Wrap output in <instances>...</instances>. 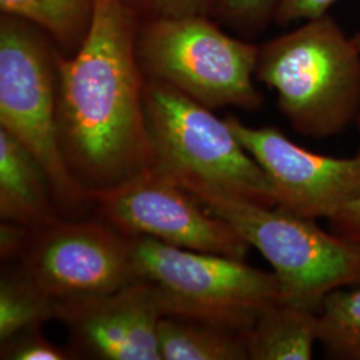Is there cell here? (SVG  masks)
Instances as JSON below:
<instances>
[{"mask_svg":"<svg viewBox=\"0 0 360 360\" xmlns=\"http://www.w3.org/2000/svg\"><path fill=\"white\" fill-rule=\"evenodd\" d=\"M132 11L129 0H94L80 47L55 52L60 148L91 195L154 165Z\"/></svg>","mask_w":360,"mask_h":360,"instance_id":"obj_1","label":"cell"},{"mask_svg":"<svg viewBox=\"0 0 360 360\" xmlns=\"http://www.w3.org/2000/svg\"><path fill=\"white\" fill-rule=\"evenodd\" d=\"M255 77L309 138L345 132L360 116V51L330 13L259 46Z\"/></svg>","mask_w":360,"mask_h":360,"instance_id":"obj_2","label":"cell"},{"mask_svg":"<svg viewBox=\"0 0 360 360\" xmlns=\"http://www.w3.org/2000/svg\"><path fill=\"white\" fill-rule=\"evenodd\" d=\"M143 104L155 166L190 193L206 190L275 207L270 180L226 119L153 77H146Z\"/></svg>","mask_w":360,"mask_h":360,"instance_id":"obj_3","label":"cell"},{"mask_svg":"<svg viewBox=\"0 0 360 360\" xmlns=\"http://www.w3.org/2000/svg\"><path fill=\"white\" fill-rule=\"evenodd\" d=\"M127 236L135 282L150 287L163 316L217 323L248 334L259 314L282 299L276 275L245 260Z\"/></svg>","mask_w":360,"mask_h":360,"instance_id":"obj_4","label":"cell"},{"mask_svg":"<svg viewBox=\"0 0 360 360\" xmlns=\"http://www.w3.org/2000/svg\"><path fill=\"white\" fill-rule=\"evenodd\" d=\"M191 193L267 259L284 302L321 312L328 294L360 283L359 247L319 229L315 220L223 193Z\"/></svg>","mask_w":360,"mask_h":360,"instance_id":"obj_5","label":"cell"},{"mask_svg":"<svg viewBox=\"0 0 360 360\" xmlns=\"http://www.w3.org/2000/svg\"><path fill=\"white\" fill-rule=\"evenodd\" d=\"M0 127L38 159L65 217L94 206L60 148L55 51L27 22L8 15H3L0 23Z\"/></svg>","mask_w":360,"mask_h":360,"instance_id":"obj_6","label":"cell"},{"mask_svg":"<svg viewBox=\"0 0 360 360\" xmlns=\"http://www.w3.org/2000/svg\"><path fill=\"white\" fill-rule=\"evenodd\" d=\"M147 77L166 82L208 108L257 110L254 84L259 46L233 38L206 16L153 19L136 39Z\"/></svg>","mask_w":360,"mask_h":360,"instance_id":"obj_7","label":"cell"},{"mask_svg":"<svg viewBox=\"0 0 360 360\" xmlns=\"http://www.w3.org/2000/svg\"><path fill=\"white\" fill-rule=\"evenodd\" d=\"M91 196L99 215L124 235L240 260L251 247L224 219L155 165Z\"/></svg>","mask_w":360,"mask_h":360,"instance_id":"obj_8","label":"cell"},{"mask_svg":"<svg viewBox=\"0 0 360 360\" xmlns=\"http://www.w3.org/2000/svg\"><path fill=\"white\" fill-rule=\"evenodd\" d=\"M13 263L56 303L110 294L135 282L129 236L103 218L58 217L30 229Z\"/></svg>","mask_w":360,"mask_h":360,"instance_id":"obj_9","label":"cell"},{"mask_svg":"<svg viewBox=\"0 0 360 360\" xmlns=\"http://www.w3.org/2000/svg\"><path fill=\"white\" fill-rule=\"evenodd\" d=\"M226 120L270 180L275 207L300 218L330 220L360 198V151L343 159L324 156L275 127H250L235 116Z\"/></svg>","mask_w":360,"mask_h":360,"instance_id":"obj_10","label":"cell"},{"mask_svg":"<svg viewBox=\"0 0 360 360\" xmlns=\"http://www.w3.org/2000/svg\"><path fill=\"white\" fill-rule=\"evenodd\" d=\"M162 312L148 285L134 282L104 295L56 303L77 358L162 360Z\"/></svg>","mask_w":360,"mask_h":360,"instance_id":"obj_11","label":"cell"},{"mask_svg":"<svg viewBox=\"0 0 360 360\" xmlns=\"http://www.w3.org/2000/svg\"><path fill=\"white\" fill-rule=\"evenodd\" d=\"M0 217L35 229L63 217L49 176L38 159L8 131L0 127Z\"/></svg>","mask_w":360,"mask_h":360,"instance_id":"obj_12","label":"cell"},{"mask_svg":"<svg viewBox=\"0 0 360 360\" xmlns=\"http://www.w3.org/2000/svg\"><path fill=\"white\" fill-rule=\"evenodd\" d=\"M318 331V311L276 300L259 314L247 334L250 359L309 360Z\"/></svg>","mask_w":360,"mask_h":360,"instance_id":"obj_13","label":"cell"},{"mask_svg":"<svg viewBox=\"0 0 360 360\" xmlns=\"http://www.w3.org/2000/svg\"><path fill=\"white\" fill-rule=\"evenodd\" d=\"M159 346L165 360H247V334L217 323L162 316Z\"/></svg>","mask_w":360,"mask_h":360,"instance_id":"obj_14","label":"cell"},{"mask_svg":"<svg viewBox=\"0 0 360 360\" xmlns=\"http://www.w3.org/2000/svg\"><path fill=\"white\" fill-rule=\"evenodd\" d=\"M3 15L46 30L72 53L90 28L94 0H0Z\"/></svg>","mask_w":360,"mask_h":360,"instance_id":"obj_15","label":"cell"},{"mask_svg":"<svg viewBox=\"0 0 360 360\" xmlns=\"http://www.w3.org/2000/svg\"><path fill=\"white\" fill-rule=\"evenodd\" d=\"M56 302L46 295L16 263H7L0 278V342L55 319Z\"/></svg>","mask_w":360,"mask_h":360,"instance_id":"obj_16","label":"cell"},{"mask_svg":"<svg viewBox=\"0 0 360 360\" xmlns=\"http://www.w3.org/2000/svg\"><path fill=\"white\" fill-rule=\"evenodd\" d=\"M318 342L326 358L360 360V283L328 294L319 312Z\"/></svg>","mask_w":360,"mask_h":360,"instance_id":"obj_17","label":"cell"},{"mask_svg":"<svg viewBox=\"0 0 360 360\" xmlns=\"http://www.w3.org/2000/svg\"><path fill=\"white\" fill-rule=\"evenodd\" d=\"M0 343V359L3 360L77 359L71 348L58 347L41 334V326L25 328Z\"/></svg>","mask_w":360,"mask_h":360,"instance_id":"obj_18","label":"cell"},{"mask_svg":"<svg viewBox=\"0 0 360 360\" xmlns=\"http://www.w3.org/2000/svg\"><path fill=\"white\" fill-rule=\"evenodd\" d=\"M281 0H218L219 13L238 28L255 31L274 19Z\"/></svg>","mask_w":360,"mask_h":360,"instance_id":"obj_19","label":"cell"},{"mask_svg":"<svg viewBox=\"0 0 360 360\" xmlns=\"http://www.w3.org/2000/svg\"><path fill=\"white\" fill-rule=\"evenodd\" d=\"M215 0H129V6L139 8L153 19L205 16L208 4Z\"/></svg>","mask_w":360,"mask_h":360,"instance_id":"obj_20","label":"cell"},{"mask_svg":"<svg viewBox=\"0 0 360 360\" xmlns=\"http://www.w3.org/2000/svg\"><path fill=\"white\" fill-rule=\"evenodd\" d=\"M336 1L338 0H281L272 20L282 26L294 22H306L328 13Z\"/></svg>","mask_w":360,"mask_h":360,"instance_id":"obj_21","label":"cell"},{"mask_svg":"<svg viewBox=\"0 0 360 360\" xmlns=\"http://www.w3.org/2000/svg\"><path fill=\"white\" fill-rule=\"evenodd\" d=\"M360 131V116L356 120ZM330 231L360 248V198L328 220Z\"/></svg>","mask_w":360,"mask_h":360,"instance_id":"obj_22","label":"cell"},{"mask_svg":"<svg viewBox=\"0 0 360 360\" xmlns=\"http://www.w3.org/2000/svg\"><path fill=\"white\" fill-rule=\"evenodd\" d=\"M30 229L20 224L3 221L0 226V254L6 263H13L20 255Z\"/></svg>","mask_w":360,"mask_h":360,"instance_id":"obj_23","label":"cell"},{"mask_svg":"<svg viewBox=\"0 0 360 360\" xmlns=\"http://www.w3.org/2000/svg\"><path fill=\"white\" fill-rule=\"evenodd\" d=\"M352 40H354V43H355V46L359 49L360 51V28L352 35Z\"/></svg>","mask_w":360,"mask_h":360,"instance_id":"obj_24","label":"cell"}]
</instances>
